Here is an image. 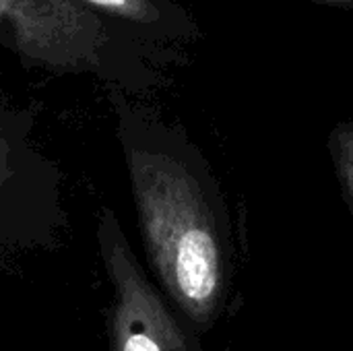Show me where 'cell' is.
<instances>
[{
	"label": "cell",
	"instance_id": "obj_7",
	"mask_svg": "<svg viewBox=\"0 0 353 351\" xmlns=\"http://www.w3.org/2000/svg\"><path fill=\"white\" fill-rule=\"evenodd\" d=\"M321 2H329V4H339V6H353V0H321Z\"/></svg>",
	"mask_w": 353,
	"mask_h": 351
},
{
	"label": "cell",
	"instance_id": "obj_5",
	"mask_svg": "<svg viewBox=\"0 0 353 351\" xmlns=\"http://www.w3.org/2000/svg\"><path fill=\"white\" fill-rule=\"evenodd\" d=\"M331 147L337 163V174L353 203V124H343L335 128Z\"/></svg>",
	"mask_w": 353,
	"mask_h": 351
},
{
	"label": "cell",
	"instance_id": "obj_3",
	"mask_svg": "<svg viewBox=\"0 0 353 351\" xmlns=\"http://www.w3.org/2000/svg\"><path fill=\"white\" fill-rule=\"evenodd\" d=\"M97 254L110 283V351H201L190 325L149 277L116 211L97 209Z\"/></svg>",
	"mask_w": 353,
	"mask_h": 351
},
{
	"label": "cell",
	"instance_id": "obj_6",
	"mask_svg": "<svg viewBox=\"0 0 353 351\" xmlns=\"http://www.w3.org/2000/svg\"><path fill=\"white\" fill-rule=\"evenodd\" d=\"M87 2L130 21H141V23L159 21V10L149 0H87Z\"/></svg>",
	"mask_w": 353,
	"mask_h": 351
},
{
	"label": "cell",
	"instance_id": "obj_1",
	"mask_svg": "<svg viewBox=\"0 0 353 351\" xmlns=\"http://www.w3.org/2000/svg\"><path fill=\"white\" fill-rule=\"evenodd\" d=\"M118 143L153 281L190 327L209 329L225 296V250L199 163L176 134L124 108Z\"/></svg>",
	"mask_w": 353,
	"mask_h": 351
},
{
	"label": "cell",
	"instance_id": "obj_4",
	"mask_svg": "<svg viewBox=\"0 0 353 351\" xmlns=\"http://www.w3.org/2000/svg\"><path fill=\"white\" fill-rule=\"evenodd\" d=\"M48 6L50 0H0V23L21 29V46L33 58L62 66H81L87 52L31 17V12L48 10Z\"/></svg>",
	"mask_w": 353,
	"mask_h": 351
},
{
	"label": "cell",
	"instance_id": "obj_2",
	"mask_svg": "<svg viewBox=\"0 0 353 351\" xmlns=\"http://www.w3.org/2000/svg\"><path fill=\"white\" fill-rule=\"evenodd\" d=\"M29 132V120L0 112V273L58 248L68 230L62 170Z\"/></svg>",
	"mask_w": 353,
	"mask_h": 351
}]
</instances>
